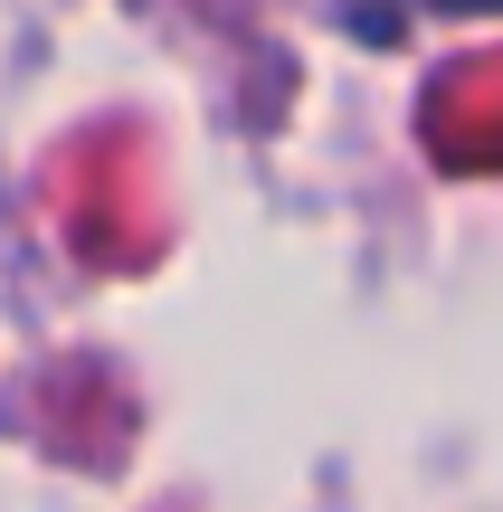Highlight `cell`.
Here are the masks:
<instances>
[{
  "label": "cell",
  "instance_id": "obj_1",
  "mask_svg": "<svg viewBox=\"0 0 503 512\" xmlns=\"http://www.w3.org/2000/svg\"><path fill=\"white\" fill-rule=\"evenodd\" d=\"M437 10H485V0H437Z\"/></svg>",
  "mask_w": 503,
  "mask_h": 512
}]
</instances>
